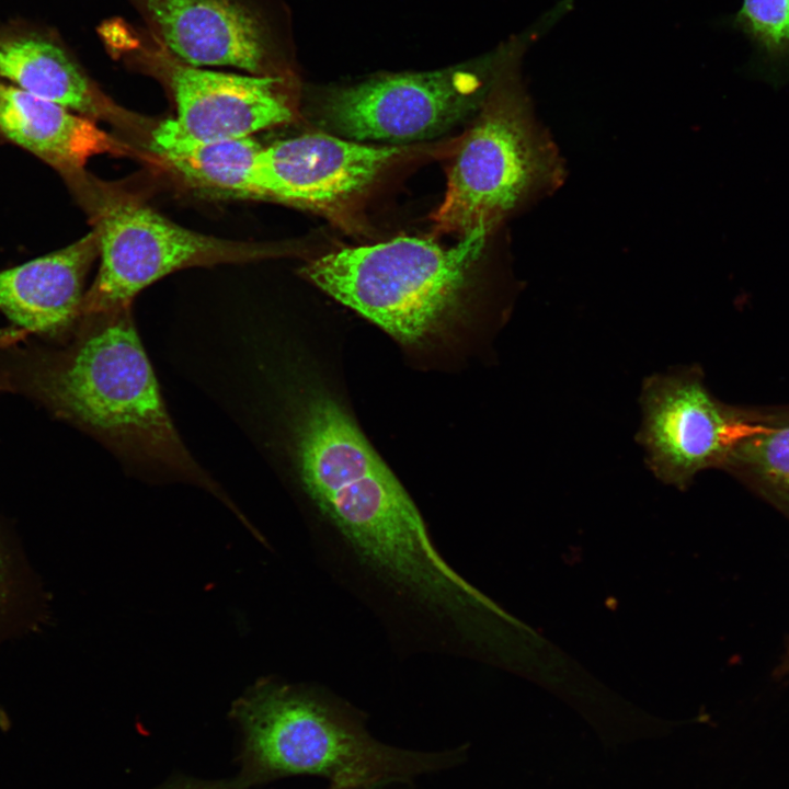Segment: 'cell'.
<instances>
[{
	"instance_id": "cell-1",
	"label": "cell",
	"mask_w": 789,
	"mask_h": 789,
	"mask_svg": "<svg viewBox=\"0 0 789 789\" xmlns=\"http://www.w3.org/2000/svg\"><path fill=\"white\" fill-rule=\"evenodd\" d=\"M239 789L293 776L325 778L333 789L411 784L465 762L467 746L439 752L396 747L374 737L362 718L315 693L261 682L238 698Z\"/></svg>"
},
{
	"instance_id": "cell-2",
	"label": "cell",
	"mask_w": 789,
	"mask_h": 789,
	"mask_svg": "<svg viewBox=\"0 0 789 789\" xmlns=\"http://www.w3.org/2000/svg\"><path fill=\"white\" fill-rule=\"evenodd\" d=\"M72 343L44 359L36 392L116 450L216 492L182 443L137 334L130 306L79 319Z\"/></svg>"
},
{
	"instance_id": "cell-3",
	"label": "cell",
	"mask_w": 789,
	"mask_h": 789,
	"mask_svg": "<svg viewBox=\"0 0 789 789\" xmlns=\"http://www.w3.org/2000/svg\"><path fill=\"white\" fill-rule=\"evenodd\" d=\"M298 395L294 449L309 496L376 572L420 565L433 541L404 488L331 395L318 388Z\"/></svg>"
},
{
	"instance_id": "cell-4",
	"label": "cell",
	"mask_w": 789,
	"mask_h": 789,
	"mask_svg": "<svg viewBox=\"0 0 789 789\" xmlns=\"http://www.w3.org/2000/svg\"><path fill=\"white\" fill-rule=\"evenodd\" d=\"M531 36L504 45L484 102L449 171L433 214L438 232L489 233L510 214L558 187L564 176L558 150L537 123L516 66Z\"/></svg>"
},
{
	"instance_id": "cell-5",
	"label": "cell",
	"mask_w": 789,
	"mask_h": 789,
	"mask_svg": "<svg viewBox=\"0 0 789 789\" xmlns=\"http://www.w3.org/2000/svg\"><path fill=\"white\" fill-rule=\"evenodd\" d=\"M487 235L476 231L451 248L416 237L344 248L310 261L301 274L401 343L421 345L462 317Z\"/></svg>"
},
{
	"instance_id": "cell-6",
	"label": "cell",
	"mask_w": 789,
	"mask_h": 789,
	"mask_svg": "<svg viewBox=\"0 0 789 789\" xmlns=\"http://www.w3.org/2000/svg\"><path fill=\"white\" fill-rule=\"evenodd\" d=\"M64 181L90 215L99 239L100 268L84 293L79 319L132 306L139 291L178 270L264 254L253 244L184 228L133 196L104 188L85 171Z\"/></svg>"
},
{
	"instance_id": "cell-7",
	"label": "cell",
	"mask_w": 789,
	"mask_h": 789,
	"mask_svg": "<svg viewBox=\"0 0 789 789\" xmlns=\"http://www.w3.org/2000/svg\"><path fill=\"white\" fill-rule=\"evenodd\" d=\"M503 47L469 65L387 75L330 91L324 124L354 141L407 142L436 136L484 104Z\"/></svg>"
},
{
	"instance_id": "cell-8",
	"label": "cell",
	"mask_w": 789,
	"mask_h": 789,
	"mask_svg": "<svg viewBox=\"0 0 789 789\" xmlns=\"http://www.w3.org/2000/svg\"><path fill=\"white\" fill-rule=\"evenodd\" d=\"M100 33L112 53L132 58L165 83L176 104L175 125L196 140L252 137L293 118L286 78L281 73L240 75L190 66L150 33L114 21Z\"/></svg>"
},
{
	"instance_id": "cell-9",
	"label": "cell",
	"mask_w": 789,
	"mask_h": 789,
	"mask_svg": "<svg viewBox=\"0 0 789 789\" xmlns=\"http://www.w3.org/2000/svg\"><path fill=\"white\" fill-rule=\"evenodd\" d=\"M638 439L650 469L684 488L705 469H722L742 427L741 407L717 399L700 368L684 367L645 379Z\"/></svg>"
},
{
	"instance_id": "cell-10",
	"label": "cell",
	"mask_w": 789,
	"mask_h": 789,
	"mask_svg": "<svg viewBox=\"0 0 789 789\" xmlns=\"http://www.w3.org/2000/svg\"><path fill=\"white\" fill-rule=\"evenodd\" d=\"M321 133L304 134L263 147L259 172L263 199L336 215L357 199L402 156Z\"/></svg>"
},
{
	"instance_id": "cell-11",
	"label": "cell",
	"mask_w": 789,
	"mask_h": 789,
	"mask_svg": "<svg viewBox=\"0 0 789 789\" xmlns=\"http://www.w3.org/2000/svg\"><path fill=\"white\" fill-rule=\"evenodd\" d=\"M149 33L194 67L229 66L278 75L276 43L265 19L243 0H129Z\"/></svg>"
},
{
	"instance_id": "cell-12",
	"label": "cell",
	"mask_w": 789,
	"mask_h": 789,
	"mask_svg": "<svg viewBox=\"0 0 789 789\" xmlns=\"http://www.w3.org/2000/svg\"><path fill=\"white\" fill-rule=\"evenodd\" d=\"M0 79L93 121L136 126L85 73L53 33L27 24H0Z\"/></svg>"
},
{
	"instance_id": "cell-13",
	"label": "cell",
	"mask_w": 789,
	"mask_h": 789,
	"mask_svg": "<svg viewBox=\"0 0 789 789\" xmlns=\"http://www.w3.org/2000/svg\"><path fill=\"white\" fill-rule=\"evenodd\" d=\"M0 136L45 162L62 179L84 171L94 156L134 152L95 121L1 79Z\"/></svg>"
},
{
	"instance_id": "cell-14",
	"label": "cell",
	"mask_w": 789,
	"mask_h": 789,
	"mask_svg": "<svg viewBox=\"0 0 789 789\" xmlns=\"http://www.w3.org/2000/svg\"><path fill=\"white\" fill-rule=\"evenodd\" d=\"M99 256L92 229L71 244L0 271V311L37 333H58L79 320L87 273Z\"/></svg>"
},
{
	"instance_id": "cell-15",
	"label": "cell",
	"mask_w": 789,
	"mask_h": 789,
	"mask_svg": "<svg viewBox=\"0 0 789 789\" xmlns=\"http://www.w3.org/2000/svg\"><path fill=\"white\" fill-rule=\"evenodd\" d=\"M151 147L198 191L220 198L263 199L259 172L263 146L252 137L201 141L167 119L152 129Z\"/></svg>"
},
{
	"instance_id": "cell-16",
	"label": "cell",
	"mask_w": 789,
	"mask_h": 789,
	"mask_svg": "<svg viewBox=\"0 0 789 789\" xmlns=\"http://www.w3.org/2000/svg\"><path fill=\"white\" fill-rule=\"evenodd\" d=\"M741 411L742 427L722 469L789 515V404Z\"/></svg>"
},
{
	"instance_id": "cell-17",
	"label": "cell",
	"mask_w": 789,
	"mask_h": 789,
	"mask_svg": "<svg viewBox=\"0 0 789 789\" xmlns=\"http://www.w3.org/2000/svg\"><path fill=\"white\" fill-rule=\"evenodd\" d=\"M52 596L18 535L0 522V649L44 631Z\"/></svg>"
},
{
	"instance_id": "cell-18",
	"label": "cell",
	"mask_w": 789,
	"mask_h": 789,
	"mask_svg": "<svg viewBox=\"0 0 789 789\" xmlns=\"http://www.w3.org/2000/svg\"><path fill=\"white\" fill-rule=\"evenodd\" d=\"M727 24L752 44L755 77L776 88L789 82V0H742Z\"/></svg>"
},
{
	"instance_id": "cell-19",
	"label": "cell",
	"mask_w": 789,
	"mask_h": 789,
	"mask_svg": "<svg viewBox=\"0 0 789 789\" xmlns=\"http://www.w3.org/2000/svg\"><path fill=\"white\" fill-rule=\"evenodd\" d=\"M153 789H239L231 779L208 780L186 776H176L168 779Z\"/></svg>"
},
{
	"instance_id": "cell-20",
	"label": "cell",
	"mask_w": 789,
	"mask_h": 789,
	"mask_svg": "<svg viewBox=\"0 0 789 789\" xmlns=\"http://www.w3.org/2000/svg\"><path fill=\"white\" fill-rule=\"evenodd\" d=\"M11 727V720L8 712L0 706V732L8 731Z\"/></svg>"
},
{
	"instance_id": "cell-21",
	"label": "cell",
	"mask_w": 789,
	"mask_h": 789,
	"mask_svg": "<svg viewBox=\"0 0 789 789\" xmlns=\"http://www.w3.org/2000/svg\"><path fill=\"white\" fill-rule=\"evenodd\" d=\"M329 789H333V788H329ZM352 789H403V786L393 784V785L368 786V787L352 788Z\"/></svg>"
},
{
	"instance_id": "cell-22",
	"label": "cell",
	"mask_w": 789,
	"mask_h": 789,
	"mask_svg": "<svg viewBox=\"0 0 789 789\" xmlns=\"http://www.w3.org/2000/svg\"><path fill=\"white\" fill-rule=\"evenodd\" d=\"M492 611H496V613H498V611H500V610L491 603V607H490V610H489L488 613H492ZM480 625H481V624H480ZM480 625H479V626H480ZM479 626H478V627H479ZM476 633H480L477 628H476L473 631H471L470 633H466V634L474 636Z\"/></svg>"
}]
</instances>
